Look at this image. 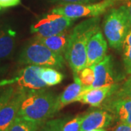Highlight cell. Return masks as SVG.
<instances>
[{"label": "cell", "mask_w": 131, "mask_h": 131, "mask_svg": "<svg viewBox=\"0 0 131 131\" xmlns=\"http://www.w3.org/2000/svg\"><path fill=\"white\" fill-rule=\"evenodd\" d=\"M115 97L131 98V77L127 80L122 86L117 89V90L112 94Z\"/></svg>", "instance_id": "obj_24"}, {"label": "cell", "mask_w": 131, "mask_h": 131, "mask_svg": "<svg viewBox=\"0 0 131 131\" xmlns=\"http://www.w3.org/2000/svg\"><path fill=\"white\" fill-rule=\"evenodd\" d=\"M29 90L20 87L15 88L11 98L0 108V131H8Z\"/></svg>", "instance_id": "obj_8"}, {"label": "cell", "mask_w": 131, "mask_h": 131, "mask_svg": "<svg viewBox=\"0 0 131 131\" xmlns=\"http://www.w3.org/2000/svg\"><path fill=\"white\" fill-rule=\"evenodd\" d=\"M84 115H77L69 121L66 120L61 127V131H80Z\"/></svg>", "instance_id": "obj_22"}, {"label": "cell", "mask_w": 131, "mask_h": 131, "mask_svg": "<svg viewBox=\"0 0 131 131\" xmlns=\"http://www.w3.org/2000/svg\"><path fill=\"white\" fill-rule=\"evenodd\" d=\"M20 62L26 65L51 67L61 69L64 66L63 56L58 55L36 39L28 44L20 54Z\"/></svg>", "instance_id": "obj_4"}, {"label": "cell", "mask_w": 131, "mask_h": 131, "mask_svg": "<svg viewBox=\"0 0 131 131\" xmlns=\"http://www.w3.org/2000/svg\"><path fill=\"white\" fill-rule=\"evenodd\" d=\"M0 88V108L8 101L9 98L13 95L15 88L13 84L1 87Z\"/></svg>", "instance_id": "obj_23"}, {"label": "cell", "mask_w": 131, "mask_h": 131, "mask_svg": "<svg viewBox=\"0 0 131 131\" xmlns=\"http://www.w3.org/2000/svg\"><path fill=\"white\" fill-rule=\"evenodd\" d=\"M40 68L41 66L28 65L21 69L18 74L12 79L1 81L0 87L16 84L18 87L28 90H37L44 89L47 86L39 76Z\"/></svg>", "instance_id": "obj_7"}, {"label": "cell", "mask_w": 131, "mask_h": 131, "mask_svg": "<svg viewBox=\"0 0 131 131\" xmlns=\"http://www.w3.org/2000/svg\"><path fill=\"white\" fill-rule=\"evenodd\" d=\"M106 52L107 42L99 28L92 35L88 44L86 67L93 66L101 62L106 56Z\"/></svg>", "instance_id": "obj_11"}, {"label": "cell", "mask_w": 131, "mask_h": 131, "mask_svg": "<svg viewBox=\"0 0 131 131\" xmlns=\"http://www.w3.org/2000/svg\"><path fill=\"white\" fill-rule=\"evenodd\" d=\"M114 131H131V125L119 122Z\"/></svg>", "instance_id": "obj_27"}, {"label": "cell", "mask_w": 131, "mask_h": 131, "mask_svg": "<svg viewBox=\"0 0 131 131\" xmlns=\"http://www.w3.org/2000/svg\"><path fill=\"white\" fill-rule=\"evenodd\" d=\"M122 50L125 69L128 74H131V29L124 41Z\"/></svg>", "instance_id": "obj_19"}, {"label": "cell", "mask_w": 131, "mask_h": 131, "mask_svg": "<svg viewBox=\"0 0 131 131\" xmlns=\"http://www.w3.org/2000/svg\"><path fill=\"white\" fill-rule=\"evenodd\" d=\"M71 31L66 30L63 32L60 33L56 35H53L48 37H37L36 39L43 44L45 46L49 48L50 50L54 52L58 55L63 56L65 54L66 47L68 45L69 39L70 36Z\"/></svg>", "instance_id": "obj_15"}, {"label": "cell", "mask_w": 131, "mask_h": 131, "mask_svg": "<svg viewBox=\"0 0 131 131\" xmlns=\"http://www.w3.org/2000/svg\"><path fill=\"white\" fill-rule=\"evenodd\" d=\"M88 131H107L106 128H100V129H95V130H90Z\"/></svg>", "instance_id": "obj_29"}, {"label": "cell", "mask_w": 131, "mask_h": 131, "mask_svg": "<svg viewBox=\"0 0 131 131\" xmlns=\"http://www.w3.org/2000/svg\"><path fill=\"white\" fill-rule=\"evenodd\" d=\"M40 125L38 123L17 116L8 131H37Z\"/></svg>", "instance_id": "obj_18"}, {"label": "cell", "mask_w": 131, "mask_h": 131, "mask_svg": "<svg viewBox=\"0 0 131 131\" xmlns=\"http://www.w3.org/2000/svg\"><path fill=\"white\" fill-rule=\"evenodd\" d=\"M91 67L93 69L95 74L94 82L90 87L83 86V89H90L116 84L119 80L114 69L112 57L111 56H106L101 62Z\"/></svg>", "instance_id": "obj_9"}, {"label": "cell", "mask_w": 131, "mask_h": 131, "mask_svg": "<svg viewBox=\"0 0 131 131\" xmlns=\"http://www.w3.org/2000/svg\"><path fill=\"white\" fill-rule=\"evenodd\" d=\"M78 77L84 87L91 86L95 80L94 71L92 67H85L80 71Z\"/></svg>", "instance_id": "obj_21"}, {"label": "cell", "mask_w": 131, "mask_h": 131, "mask_svg": "<svg viewBox=\"0 0 131 131\" xmlns=\"http://www.w3.org/2000/svg\"><path fill=\"white\" fill-rule=\"evenodd\" d=\"M39 76L47 86H54L61 83L64 76L51 67H41L39 71Z\"/></svg>", "instance_id": "obj_17"}, {"label": "cell", "mask_w": 131, "mask_h": 131, "mask_svg": "<svg viewBox=\"0 0 131 131\" xmlns=\"http://www.w3.org/2000/svg\"><path fill=\"white\" fill-rule=\"evenodd\" d=\"M99 21L98 17L91 18L77 25L71 31L64 56L74 75H78L86 67L87 46L92 35L100 28Z\"/></svg>", "instance_id": "obj_1"}, {"label": "cell", "mask_w": 131, "mask_h": 131, "mask_svg": "<svg viewBox=\"0 0 131 131\" xmlns=\"http://www.w3.org/2000/svg\"><path fill=\"white\" fill-rule=\"evenodd\" d=\"M16 32L8 26H0V61L12 54L15 42Z\"/></svg>", "instance_id": "obj_16"}, {"label": "cell", "mask_w": 131, "mask_h": 131, "mask_svg": "<svg viewBox=\"0 0 131 131\" xmlns=\"http://www.w3.org/2000/svg\"><path fill=\"white\" fill-rule=\"evenodd\" d=\"M20 4V0H0V10L8 7H15Z\"/></svg>", "instance_id": "obj_26"}, {"label": "cell", "mask_w": 131, "mask_h": 131, "mask_svg": "<svg viewBox=\"0 0 131 131\" xmlns=\"http://www.w3.org/2000/svg\"><path fill=\"white\" fill-rule=\"evenodd\" d=\"M66 119H55L47 120L39 127L37 131H61L63 124Z\"/></svg>", "instance_id": "obj_20"}, {"label": "cell", "mask_w": 131, "mask_h": 131, "mask_svg": "<svg viewBox=\"0 0 131 131\" xmlns=\"http://www.w3.org/2000/svg\"><path fill=\"white\" fill-rule=\"evenodd\" d=\"M130 29V19L125 5L112 8L108 11L103 22V32L112 48L121 50Z\"/></svg>", "instance_id": "obj_3"}, {"label": "cell", "mask_w": 131, "mask_h": 131, "mask_svg": "<svg viewBox=\"0 0 131 131\" xmlns=\"http://www.w3.org/2000/svg\"><path fill=\"white\" fill-rule=\"evenodd\" d=\"M74 19L64 15L52 13L39 20L32 25L31 33L36 34L37 37H48L68 30L73 24Z\"/></svg>", "instance_id": "obj_6"}, {"label": "cell", "mask_w": 131, "mask_h": 131, "mask_svg": "<svg viewBox=\"0 0 131 131\" xmlns=\"http://www.w3.org/2000/svg\"><path fill=\"white\" fill-rule=\"evenodd\" d=\"M106 100V108L114 117L121 123L131 125V98L112 95Z\"/></svg>", "instance_id": "obj_12"}, {"label": "cell", "mask_w": 131, "mask_h": 131, "mask_svg": "<svg viewBox=\"0 0 131 131\" xmlns=\"http://www.w3.org/2000/svg\"><path fill=\"white\" fill-rule=\"evenodd\" d=\"M52 2L58 5H67V4H88L92 3L95 0H51Z\"/></svg>", "instance_id": "obj_25"}, {"label": "cell", "mask_w": 131, "mask_h": 131, "mask_svg": "<svg viewBox=\"0 0 131 131\" xmlns=\"http://www.w3.org/2000/svg\"><path fill=\"white\" fill-rule=\"evenodd\" d=\"M114 119V116L106 110H94L91 112L84 114L80 131L106 128L112 124Z\"/></svg>", "instance_id": "obj_13"}, {"label": "cell", "mask_w": 131, "mask_h": 131, "mask_svg": "<svg viewBox=\"0 0 131 131\" xmlns=\"http://www.w3.org/2000/svg\"><path fill=\"white\" fill-rule=\"evenodd\" d=\"M120 0H102L96 3L67 4L59 5L51 10L52 13L64 15L71 19L80 18H94L106 12Z\"/></svg>", "instance_id": "obj_5"}, {"label": "cell", "mask_w": 131, "mask_h": 131, "mask_svg": "<svg viewBox=\"0 0 131 131\" xmlns=\"http://www.w3.org/2000/svg\"><path fill=\"white\" fill-rule=\"evenodd\" d=\"M82 90L83 85L78 75H74V82L68 85L63 90V92L57 97V112L66 106L74 102H77V99L82 92Z\"/></svg>", "instance_id": "obj_14"}, {"label": "cell", "mask_w": 131, "mask_h": 131, "mask_svg": "<svg viewBox=\"0 0 131 131\" xmlns=\"http://www.w3.org/2000/svg\"><path fill=\"white\" fill-rule=\"evenodd\" d=\"M122 1L123 2L124 5L125 6L127 10V13H128L131 21V0H122Z\"/></svg>", "instance_id": "obj_28"}, {"label": "cell", "mask_w": 131, "mask_h": 131, "mask_svg": "<svg viewBox=\"0 0 131 131\" xmlns=\"http://www.w3.org/2000/svg\"><path fill=\"white\" fill-rule=\"evenodd\" d=\"M57 97L45 89L30 90L20 105L18 116L42 125L57 113Z\"/></svg>", "instance_id": "obj_2"}, {"label": "cell", "mask_w": 131, "mask_h": 131, "mask_svg": "<svg viewBox=\"0 0 131 131\" xmlns=\"http://www.w3.org/2000/svg\"><path fill=\"white\" fill-rule=\"evenodd\" d=\"M119 87V85L118 84H114L90 89H83L77 102L98 107L109 96L115 93Z\"/></svg>", "instance_id": "obj_10"}]
</instances>
